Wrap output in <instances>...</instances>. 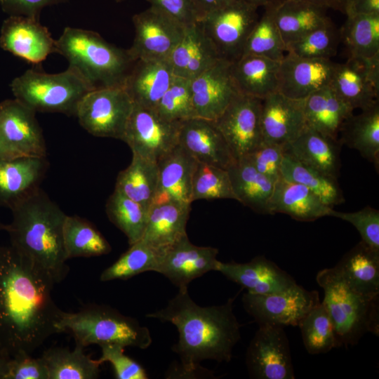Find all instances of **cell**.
<instances>
[{
    "label": "cell",
    "instance_id": "6125c7cd",
    "mask_svg": "<svg viewBox=\"0 0 379 379\" xmlns=\"http://www.w3.org/2000/svg\"><path fill=\"white\" fill-rule=\"evenodd\" d=\"M11 357L0 354V379H6Z\"/></svg>",
    "mask_w": 379,
    "mask_h": 379
},
{
    "label": "cell",
    "instance_id": "8992f818",
    "mask_svg": "<svg viewBox=\"0 0 379 379\" xmlns=\"http://www.w3.org/2000/svg\"><path fill=\"white\" fill-rule=\"evenodd\" d=\"M57 329L58 333H71L76 343L84 347L117 344L145 350L152 343L148 328L106 305L90 304L76 312L63 311Z\"/></svg>",
    "mask_w": 379,
    "mask_h": 379
},
{
    "label": "cell",
    "instance_id": "484cf974",
    "mask_svg": "<svg viewBox=\"0 0 379 379\" xmlns=\"http://www.w3.org/2000/svg\"><path fill=\"white\" fill-rule=\"evenodd\" d=\"M220 59L214 46L197 22L185 27L182 39L167 60L174 76L191 80Z\"/></svg>",
    "mask_w": 379,
    "mask_h": 379
},
{
    "label": "cell",
    "instance_id": "4316f807",
    "mask_svg": "<svg viewBox=\"0 0 379 379\" xmlns=\"http://www.w3.org/2000/svg\"><path fill=\"white\" fill-rule=\"evenodd\" d=\"M174 78L168 60H138L130 71L124 88L133 103L154 109Z\"/></svg>",
    "mask_w": 379,
    "mask_h": 379
},
{
    "label": "cell",
    "instance_id": "be15d7a7",
    "mask_svg": "<svg viewBox=\"0 0 379 379\" xmlns=\"http://www.w3.org/2000/svg\"><path fill=\"white\" fill-rule=\"evenodd\" d=\"M250 4L256 5L258 6H264L266 4L267 0H244Z\"/></svg>",
    "mask_w": 379,
    "mask_h": 379
},
{
    "label": "cell",
    "instance_id": "52a82bcc",
    "mask_svg": "<svg viewBox=\"0 0 379 379\" xmlns=\"http://www.w3.org/2000/svg\"><path fill=\"white\" fill-rule=\"evenodd\" d=\"M14 98L35 112L75 116L83 97L94 88L74 69L48 74L28 69L11 84Z\"/></svg>",
    "mask_w": 379,
    "mask_h": 379
},
{
    "label": "cell",
    "instance_id": "d590c367",
    "mask_svg": "<svg viewBox=\"0 0 379 379\" xmlns=\"http://www.w3.org/2000/svg\"><path fill=\"white\" fill-rule=\"evenodd\" d=\"M341 143L357 149L361 155L378 167L379 163V102L352 114L340 131Z\"/></svg>",
    "mask_w": 379,
    "mask_h": 379
},
{
    "label": "cell",
    "instance_id": "bcb514c9",
    "mask_svg": "<svg viewBox=\"0 0 379 379\" xmlns=\"http://www.w3.org/2000/svg\"><path fill=\"white\" fill-rule=\"evenodd\" d=\"M231 199L237 201L226 169L197 161L192 181V201Z\"/></svg>",
    "mask_w": 379,
    "mask_h": 379
},
{
    "label": "cell",
    "instance_id": "c3c4849f",
    "mask_svg": "<svg viewBox=\"0 0 379 379\" xmlns=\"http://www.w3.org/2000/svg\"><path fill=\"white\" fill-rule=\"evenodd\" d=\"M154 110L161 117L171 121L181 122L197 117L192 102L191 80L174 76Z\"/></svg>",
    "mask_w": 379,
    "mask_h": 379
},
{
    "label": "cell",
    "instance_id": "11a10c76",
    "mask_svg": "<svg viewBox=\"0 0 379 379\" xmlns=\"http://www.w3.org/2000/svg\"><path fill=\"white\" fill-rule=\"evenodd\" d=\"M68 0H0L2 11L8 15H20L39 20L44 8Z\"/></svg>",
    "mask_w": 379,
    "mask_h": 379
},
{
    "label": "cell",
    "instance_id": "7c38bea8",
    "mask_svg": "<svg viewBox=\"0 0 379 379\" xmlns=\"http://www.w3.org/2000/svg\"><path fill=\"white\" fill-rule=\"evenodd\" d=\"M251 378L294 379L289 343L284 327L259 325L246 354Z\"/></svg>",
    "mask_w": 379,
    "mask_h": 379
},
{
    "label": "cell",
    "instance_id": "cb8c5ba5",
    "mask_svg": "<svg viewBox=\"0 0 379 379\" xmlns=\"http://www.w3.org/2000/svg\"><path fill=\"white\" fill-rule=\"evenodd\" d=\"M216 271L252 294L280 292L297 284L293 277L265 256L244 263L219 261Z\"/></svg>",
    "mask_w": 379,
    "mask_h": 379
},
{
    "label": "cell",
    "instance_id": "4dcf8cb0",
    "mask_svg": "<svg viewBox=\"0 0 379 379\" xmlns=\"http://www.w3.org/2000/svg\"><path fill=\"white\" fill-rule=\"evenodd\" d=\"M280 62L246 54L231 63V73L238 92L260 99L278 92Z\"/></svg>",
    "mask_w": 379,
    "mask_h": 379
},
{
    "label": "cell",
    "instance_id": "ba28073f",
    "mask_svg": "<svg viewBox=\"0 0 379 379\" xmlns=\"http://www.w3.org/2000/svg\"><path fill=\"white\" fill-rule=\"evenodd\" d=\"M133 106L124 87L95 88L81 100L75 117L90 134L122 140Z\"/></svg>",
    "mask_w": 379,
    "mask_h": 379
},
{
    "label": "cell",
    "instance_id": "7a4b0ae2",
    "mask_svg": "<svg viewBox=\"0 0 379 379\" xmlns=\"http://www.w3.org/2000/svg\"><path fill=\"white\" fill-rule=\"evenodd\" d=\"M234 299L203 307L192 299L188 288H178L165 307L146 314L176 327L178 340L172 350L180 359L182 375H195L204 360L230 361L233 348L241 338V325L233 312Z\"/></svg>",
    "mask_w": 379,
    "mask_h": 379
},
{
    "label": "cell",
    "instance_id": "e0dca14e",
    "mask_svg": "<svg viewBox=\"0 0 379 379\" xmlns=\"http://www.w3.org/2000/svg\"><path fill=\"white\" fill-rule=\"evenodd\" d=\"M1 48L28 62L39 64L58 53L56 40L39 19L8 15L0 31Z\"/></svg>",
    "mask_w": 379,
    "mask_h": 379
},
{
    "label": "cell",
    "instance_id": "ac0fdd59",
    "mask_svg": "<svg viewBox=\"0 0 379 379\" xmlns=\"http://www.w3.org/2000/svg\"><path fill=\"white\" fill-rule=\"evenodd\" d=\"M35 114L15 98L0 102V131L19 157H47L43 132Z\"/></svg>",
    "mask_w": 379,
    "mask_h": 379
},
{
    "label": "cell",
    "instance_id": "3957f363",
    "mask_svg": "<svg viewBox=\"0 0 379 379\" xmlns=\"http://www.w3.org/2000/svg\"><path fill=\"white\" fill-rule=\"evenodd\" d=\"M11 211L5 228L11 246L55 284L63 281L69 272L63 244L67 215L41 188Z\"/></svg>",
    "mask_w": 379,
    "mask_h": 379
},
{
    "label": "cell",
    "instance_id": "ee69618b",
    "mask_svg": "<svg viewBox=\"0 0 379 379\" xmlns=\"http://www.w3.org/2000/svg\"><path fill=\"white\" fill-rule=\"evenodd\" d=\"M265 11L250 32L243 55L251 54L281 62L286 55V48L274 21L272 8L264 6Z\"/></svg>",
    "mask_w": 379,
    "mask_h": 379
},
{
    "label": "cell",
    "instance_id": "6da1fadb",
    "mask_svg": "<svg viewBox=\"0 0 379 379\" xmlns=\"http://www.w3.org/2000/svg\"><path fill=\"white\" fill-rule=\"evenodd\" d=\"M55 284L10 246H0V354H32L58 333L63 312L55 304Z\"/></svg>",
    "mask_w": 379,
    "mask_h": 379
},
{
    "label": "cell",
    "instance_id": "db71d44e",
    "mask_svg": "<svg viewBox=\"0 0 379 379\" xmlns=\"http://www.w3.org/2000/svg\"><path fill=\"white\" fill-rule=\"evenodd\" d=\"M150 6L187 27L198 22L191 0H147Z\"/></svg>",
    "mask_w": 379,
    "mask_h": 379
},
{
    "label": "cell",
    "instance_id": "6f0895ef",
    "mask_svg": "<svg viewBox=\"0 0 379 379\" xmlns=\"http://www.w3.org/2000/svg\"><path fill=\"white\" fill-rule=\"evenodd\" d=\"M235 0H191L198 21L208 13L220 9Z\"/></svg>",
    "mask_w": 379,
    "mask_h": 379
},
{
    "label": "cell",
    "instance_id": "30bf717a",
    "mask_svg": "<svg viewBox=\"0 0 379 379\" xmlns=\"http://www.w3.org/2000/svg\"><path fill=\"white\" fill-rule=\"evenodd\" d=\"M246 312L258 325L298 326L300 321L320 302L317 291H308L295 284L280 292L242 296Z\"/></svg>",
    "mask_w": 379,
    "mask_h": 379
},
{
    "label": "cell",
    "instance_id": "03108f58",
    "mask_svg": "<svg viewBox=\"0 0 379 379\" xmlns=\"http://www.w3.org/2000/svg\"><path fill=\"white\" fill-rule=\"evenodd\" d=\"M114 1H115L116 2H121V1H124L125 0H114Z\"/></svg>",
    "mask_w": 379,
    "mask_h": 379
},
{
    "label": "cell",
    "instance_id": "d6a6232c",
    "mask_svg": "<svg viewBox=\"0 0 379 379\" xmlns=\"http://www.w3.org/2000/svg\"><path fill=\"white\" fill-rule=\"evenodd\" d=\"M286 46L311 31L331 22L326 15L328 8L303 1H288L269 6Z\"/></svg>",
    "mask_w": 379,
    "mask_h": 379
},
{
    "label": "cell",
    "instance_id": "d6986e66",
    "mask_svg": "<svg viewBox=\"0 0 379 379\" xmlns=\"http://www.w3.org/2000/svg\"><path fill=\"white\" fill-rule=\"evenodd\" d=\"M231 63L221 58L191 79L192 102L197 117L215 120L239 94L232 77Z\"/></svg>",
    "mask_w": 379,
    "mask_h": 379
},
{
    "label": "cell",
    "instance_id": "816d5d0a",
    "mask_svg": "<svg viewBox=\"0 0 379 379\" xmlns=\"http://www.w3.org/2000/svg\"><path fill=\"white\" fill-rule=\"evenodd\" d=\"M284 153L285 146L263 142L244 157L260 173L275 182L280 177Z\"/></svg>",
    "mask_w": 379,
    "mask_h": 379
},
{
    "label": "cell",
    "instance_id": "f546056e",
    "mask_svg": "<svg viewBox=\"0 0 379 379\" xmlns=\"http://www.w3.org/2000/svg\"><path fill=\"white\" fill-rule=\"evenodd\" d=\"M341 145L338 140L307 126L295 140L285 146V150L301 163L337 180Z\"/></svg>",
    "mask_w": 379,
    "mask_h": 379
},
{
    "label": "cell",
    "instance_id": "83f0119b",
    "mask_svg": "<svg viewBox=\"0 0 379 379\" xmlns=\"http://www.w3.org/2000/svg\"><path fill=\"white\" fill-rule=\"evenodd\" d=\"M190 205L174 201L152 204L141 241L162 253L187 236Z\"/></svg>",
    "mask_w": 379,
    "mask_h": 379
},
{
    "label": "cell",
    "instance_id": "ab89813d",
    "mask_svg": "<svg viewBox=\"0 0 379 379\" xmlns=\"http://www.w3.org/2000/svg\"><path fill=\"white\" fill-rule=\"evenodd\" d=\"M63 244L66 257L89 258L108 254L110 244L87 220L78 215H67L63 225Z\"/></svg>",
    "mask_w": 379,
    "mask_h": 379
},
{
    "label": "cell",
    "instance_id": "5bb4252c",
    "mask_svg": "<svg viewBox=\"0 0 379 379\" xmlns=\"http://www.w3.org/2000/svg\"><path fill=\"white\" fill-rule=\"evenodd\" d=\"M261 107L262 99L239 93L214 120L236 159L263 142Z\"/></svg>",
    "mask_w": 379,
    "mask_h": 379
},
{
    "label": "cell",
    "instance_id": "f907efd6",
    "mask_svg": "<svg viewBox=\"0 0 379 379\" xmlns=\"http://www.w3.org/2000/svg\"><path fill=\"white\" fill-rule=\"evenodd\" d=\"M102 354L100 364L109 362L113 366L117 379H147L146 371L140 364L124 354V347L117 344L100 346Z\"/></svg>",
    "mask_w": 379,
    "mask_h": 379
},
{
    "label": "cell",
    "instance_id": "5b68a950",
    "mask_svg": "<svg viewBox=\"0 0 379 379\" xmlns=\"http://www.w3.org/2000/svg\"><path fill=\"white\" fill-rule=\"evenodd\" d=\"M317 284L322 303L333 321L338 347L354 345L366 333H379V296H368L351 287L333 267L320 270Z\"/></svg>",
    "mask_w": 379,
    "mask_h": 379
},
{
    "label": "cell",
    "instance_id": "94428289",
    "mask_svg": "<svg viewBox=\"0 0 379 379\" xmlns=\"http://www.w3.org/2000/svg\"><path fill=\"white\" fill-rule=\"evenodd\" d=\"M353 0H327L329 8L340 11L345 13V11Z\"/></svg>",
    "mask_w": 379,
    "mask_h": 379
},
{
    "label": "cell",
    "instance_id": "91938a15",
    "mask_svg": "<svg viewBox=\"0 0 379 379\" xmlns=\"http://www.w3.org/2000/svg\"><path fill=\"white\" fill-rule=\"evenodd\" d=\"M288 1L309 2L329 8L327 0H267L265 5L277 6Z\"/></svg>",
    "mask_w": 379,
    "mask_h": 379
},
{
    "label": "cell",
    "instance_id": "f6af8a7d",
    "mask_svg": "<svg viewBox=\"0 0 379 379\" xmlns=\"http://www.w3.org/2000/svg\"><path fill=\"white\" fill-rule=\"evenodd\" d=\"M161 254L139 240L130 245L128 251L104 270L100 279L101 281L126 280L145 272H155Z\"/></svg>",
    "mask_w": 379,
    "mask_h": 379
},
{
    "label": "cell",
    "instance_id": "60d3db41",
    "mask_svg": "<svg viewBox=\"0 0 379 379\" xmlns=\"http://www.w3.org/2000/svg\"><path fill=\"white\" fill-rule=\"evenodd\" d=\"M347 17L340 36L349 56L371 58L379 55V14Z\"/></svg>",
    "mask_w": 379,
    "mask_h": 379
},
{
    "label": "cell",
    "instance_id": "8d00e7d4",
    "mask_svg": "<svg viewBox=\"0 0 379 379\" xmlns=\"http://www.w3.org/2000/svg\"><path fill=\"white\" fill-rule=\"evenodd\" d=\"M84 347L77 344L73 350L53 347L41 356L46 365L48 379H95L99 378L98 359L85 354Z\"/></svg>",
    "mask_w": 379,
    "mask_h": 379
},
{
    "label": "cell",
    "instance_id": "680465c9",
    "mask_svg": "<svg viewBox=\"0 0 379 379\" xmlns=\"http://www.w3.org/2000/svg\"><path fill=\"white\" fill-rule=\"evenodd\" d=\"M19 157L8 145L0 131V160Z\"/></svg>",
    "mask_w": 379,
    "mask_h": 379
},
{
    "label": "cell",
    "instance_id": "9f6ffc18",
    "mask_svg": "<svg viewBox=\"0 0 379 379\" xmlns=\"http://www.w3.org/2000/svg\"><path fill=\"white\" fill-rule=\"evenodd\" d=\"M345 14L378 15L379 0H353Z\"/></svg>",
    "mask_w": 379,
    "mask_h": 379
},
{
    "label": "cell",
    "instance_id": "4fadbf2b",
    "mask_svg": "<svg viewBox=\"0 0 379 379\" xmlns=\"http://www.w3.org/2000/svg\"><path fill=\"white\" fill-rule=\"evenodd\" d=\"M132 21L135 37L128 51L134 61L168 59L186 27L152 6L134 15Z\"/></svg>",
    "mask_w": 379,
    "mask_h": 379
},
{
    "label": "cell",
    "instance_id": "d4e9b609",
    "mask_svg": "<svg viewBox=\"0 0 379 379\" xmlns=\"http://www.w3.org/2000/svg\"><path fill=\"white\" fill-rule=\"evenodd\" d=\"M197 161L179 144L158 163V183L152 204L174 201L190 205Z\"/></svg>",
    "mask_w": 379,
    "mask_h": 379
},
{
    "label": "cell",
    "instance_id": "7dc6e473",
    "mask_svg": "<svg viewBox=\"0 0 379 379\" xmlns=\"http://www.w3.org/2000/svg\"><path fill=\"white\" fill-rule=\"evenodd\" d=\"M340 40L332 22L314 29L286 46L287 53L305 58L331 59L337 53Z\"/></svg>",
    "mask_w": 379,
    "mask_h": 379
},
{
    "label": "cell",
    "instance_id": "7bdbcfd3",
    "mask_svg": "<svg viewBox=\"0 0 379 379\" xmlns=\"http://www.w3.org/2000/svg\"><path fill=\"white\" fill-rule=\"evenodd\" d=\"M298 326L303 345L309 354H324L338 347L333 321L321 302L313 307Z\"/></svg>",
    "mask_w": 379,
    "mask_h": 379
},
{
    "label": "cell",
    "instance_id": "1f68e13d",
    "mask_svg": "<svg viewBox=\"0 0 379 379\" xmlns=\"http://www.w3.org/2000/svg\"><path fill=\"white\" fill-rule=\"evenodd\" d=\"M353 111L329 86L321 88L304 100L307 126L338 140L344 122Z\"/></svg>",
    "mask_w": 379,
    "mask_h": 379
},
{
    "label": "cell",
    "instance_id": "9a60e30c",
    "mask_svg": "<svg viewBox=\"0 0 379 379\" xmlns=\"http://www.w3.org/2000/svg\"><path fill=\"white\" fill-rule=\"evenodd\" d=\"M328 86L352 110L373 106L379 98V55L335 63Z\"/></svg>",
    "mask_w": 379,
    "mask_h": 379
},
{
    "label": "cell",
    "instance_id": "44dd1931",
    "mask_svg": "<svg viewBox=\"0 0 379 379\" xmlns=\"http://www.w3.org/2000/svg\"><path fill=\"white\" fill-rule=\"evenodd\" d=\"M335 66L331 59L305 58L286 53L280 62L278 92L291 99L305 100L329 85Z\"/></svg>",
    "mask_w": 379,
    "mask_h": 379
},
{
    "label": "cell",
    "instance_id": "277c9868",
    "mask_svg": "<svg viewBox=\"0 0 379 379\" xmlns=\"http://www.w3.org/2000/svg\"><path fill=\"white\" fill-rule=\"evenodd\" d=\"M58 53L94 89L124 87L134 61L128 49L118 48L91 30L67 27L56 40Z\"/></svg>",
    "mask_w": 379,
    "mask_h": 379
},
{
    "label": "cell",
    "instance_id": "e575fe53",
    "mask_svg": "<svg viewBox=\"0 0 379 379\" xmlns=\"http://www.w3.org/2000/svg\"><path fill=\"white\" fill-rule=\"evenodd\" d=\"M227 171L237 201L257 213L267 214L275 182L260 173L245 157L236 159Z\"/></svg>",
    "mask_w": 379,
    "mask_h": 379
},
{
    "label": "cell",
    "instance_id": "8fae6325",
    "mask_svg": "<svg viewBox=\"0 0 379 379\" xmlns=\"http://www.w3.org/2000/svg\"><path fill=\"white\" fill-rule=\"evenodd\" d=\"M181 122L164 119L154 109L134 104L122 140L133 154L157 164L178 145Z\"/></svg>",
    "mask_w": 379,
    "mask_h": 379
},
{
    "label": "cell",
    "instance_id": "f35d334b",
    "mask_svg": "<svg viewBox=\"0 0 379 379\" xmlns=\"http://www.w3.org/2000/svg\"><path fill=\"white\" fill-rule=\"evenodd\" d=\"M280 176L306 187L330 207L344 201L337 180L301 163L286 150L281 164Z\"/></svg>",
    "mask_w": 379,
    "mask_h": 379
},
{
    "label": "cell",
    "instance_id": "7402d4cb",
    "mask_svg": "<svg viewBox=\"0 0 379 379\" xmlns=\"http://www.w3.org/2000/svg\"><path fill=\"white\" fill-rule=\"evenodd\" d=\"M260 119L263 142L286 146L307 127L304 100L272 93L262 100Z\"/></svg>",
    "mask_w": 379,
    "mask_h": 379
},
{
    "label": "cell",
    "instance_id": "f1b7e54d",
    "mask_svg": "<svg viewBox=\"0 0 379 379\" xmlns=\"http://www.w3.org/2000/svg\"><path fill=\"white\" fill-rule=\"evenodd\" d=\"M332 211L310 190L281 176L274 183L267 206V214L284 213L300 221L330 216Z\"/></svg>",
    "mask_w": 379,
    "mask_h": 379
},
{
    "label": "cell",
    "instance_id": "9c48e42d",
    "mask_svg": "<svg viewBox=\"0 0 379 379\" xmlns=\"http://www.w3.org/2000/svg\"><path fill=\"white\" fill-rule=\"evenodd\" d=\"M258 8L235 0L198 21L222 59L234 62L242 55L246 39L259 18Z\"/></svg>",
    "mask_w": 379,
    "mask_h": 379
},
{
    "label": "cell",
    "instance_id": "f5cc1de1",
    "mask_svg": "<svg viewBox=\"0 0 379 379\" xmlns=\"http://www.w3.org/2000/svg\"><path fill=\"white\" fill-rule=\"evenodd\" d=\"M6 379H48V372L42 357L22 353L10 359Z\"/></svg>",
    "mask_w": 379,
    "mask_h": 379
},
{
    "label": "cell",
    "instance_id": "681fc988",
    "mask_svg": "<svg viewBox=\"0 0 379 379\" xmlns=\"http://www.w3.org/2000/svg\"><path fill=\"white\" fill-rule=\"evenodd\" d=\"M330 216L351 223L359 232L361 241L379 252V211L370 206L354 212H340L333 209Z\"/></svg>",
    "mask_w": 379,
    "mask_h": 379
},
{
    "label": "cell",
    "instance_id": "836d02e7",
    "mask_svg": "<svg viewBox=\"0 0 379 379\" xmlns=\"http://www.w3.org/2000/svg\"><path fill=\"white\" fill-rule=\"evenodd\" d=\"M354 289L379 296V252L359 241L333 267Z\"/></svg>",
    "mask_w": 379,
    "mask_h": 379
},
{
    "label": "cell",
    "instance_id": "74e56055",
    "mask_svg": "<svg viewBox=\"0 0 379 379\" xmlns=\"http://www.w3.org/2000/svg\"><path fill=\"white\" fill-rule=\"evenodd\" d=\"M157 183V164L133 154L129 166L118 174L114 190L149 210Z\"/></svg>",
    "mask_w": 379,
    "mask_h": 379
},
{
    "label": "cell",
    "instance_id": "b9f144b4",
    "mask_svg": "<svg viewBox=\"0 0 379 379\" xmlns=\"http://www.w3.org/2000/svg\"><path fill=\"white\" fill-rule=\"evenodd\" d=\"M148 211L115 190L105 205L109 220L126 235L129 245L141 239L147 225Z\"/></svg>",
    "mask_w": 379,
    "mask_h": 379
},
{
    "label": "cell",
    "instance_id": "e7e4bbea",
    "mask_svg": "<svg viewBox=\"0 0 379 379\" xmlns=\"http://www.w3.org/2000/svg\"><path fill=\"white\" fill-rule=\"evenodd\" d=\"M5 228H6V225L3 224V223L0 221V231H1V230H5Z\"/></svg>",
    "mask_w": 379,
    "mask_h": 379
},
{
    "label": "cell",
    "instance_id": "2e32d148",
    "mask_svg": "<svg viewBox=\"0 0 379 379\" xmlns=\"http://www.w3.org/2000/svg\"><path fill=\"white\" fill-rule=\"evenodd\" d=\"M218 254L216 248L194 245L187 235L161 253L155 272L178 288H188L194 279L216 271Z\"/></svg>",
    "mask_w": 379,
    "mask_h": 379
},
{
    "label": "cell",
    "instance_id": "ffe728a7",
    "mask_svg": "<svg viewBox=\"0 0 379 379\" xmlns=\"http://www.w3.org/2000/svg\"><path fill=\"white\" fill-rule=\"evenodd\" d=\"M178 144L198 162L227 170L236 160L213 120L193 117L182 121Z\"/></svg>",
    "mask_w": 379,
    "mask_h": 379
},
{
    "label": "cell",
    "instance_id": "603a6c76",
    "mask_svg": "<svg viewBox=\"0 0 379 379\" xmlns=\"http://www.w3.org/2000/svg\"><path fill=\"white\" fill-rule=\"evenodd\" d=\"M48 166L46 157L0 160V206L12 210L38 190Z\"/></svg>",
    "mask_w": 379,
    "mask_h": 379
}]
</instances>
